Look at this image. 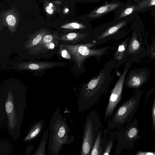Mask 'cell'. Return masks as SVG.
I'll use <instances>...</instances> for the list:
<instances>
[{
    "label": "cell",
    "instance_id": "cell-1",
    "mask_svg": "<svg viewBox=\"0 0 155 155\" xmlns=\"http://www.w3.org/2000/svg\"><path fill=\"white\" fill-rule=\"evenodd\" d=\"M27 104L24 93L11 89L2 93L0 96V124L5 126L13 139L18 138Z\"/></svg>",
    "mask_w": 155,
    "mask_h": 155
},
{
    "label": "cell",
    "instance_id": "cell-2",
    "mask_svg": "<svg viewBox=\"0 0 155 155\" xmlns=\"http://www.w3.org/2000/svg\"><path fill=\"white\" fill-rule=\"evenodd\" d=\"M66 121L65 117L62 116L58 107L51 119L49 155H58L64 145L71 144L74 142V136L70 134L69 127Z\"/></svg>",
    "mask_w": 155,
    "mask_h": 155
},
{
    "label": "cell",
    "instance_id": "cell-3",
    "mask_svg": "<svg viewBox=\"0 0 155 155\" xmlns=\"http://www.w3.org/2000/svg\"><path fill=\"white\" fill-rule=\"evenodd\" d=\"M106 77L104 72H101L82 86L77 102L79 112L87 110L99 100L108 87V81L105 80Z\"/></svg>",
    "mask_w": 155,
    "mask_h": 155
},
{
    "label": "cell",
    "instance_id": "cell-4",
    "mask_svg": "<svg viewBox=\"0 0 155 155\" xmlns=\"http://www.w3.org/2000/svg\"><path fill=\"white\" fill-rule=\"evenodd\" d=\"M143 93L142 91H137L134 95L119 106L108 119L107 128L119 130L128 127L132 122Z\"/></svg>",
    "mask_w": 155,
    "mask_h": 155
},
{
    "label": "cell",
    "instance_id": "cell-5",
    "mask_svg": "<svg viewBox=\"0 0 155 155\" xmlns=\"http://www.w3.org/2000/svg\"><path fill=\"white\" fill-rule=\"evenodd\" d=\"M103 126L97 113L94 110L87 115L84 126L80 155H91L93 146Z\"/></svg>",
    "mask_w": 155,
    "mask_h": 155
},
{
    "label": "cell",
    "instance_id": "cell-6",
    "mask_svg": "<svg viewBox=\"0 0 155 155\" xmlns=\"http://www.w3.org/2000/svg\"><path fill=\"white\" fill-rule=\"evenodd\" d=\"M139 120L135 119L127 128L123 127L114 131L117 141L115 150V154L119 155L124 149L130 150L134 149L135 142L141 137L139 135L140 130L138 127Z\"/></svg>",
    "mask_w": 155,
    "mask_h": 155
},
{
    "label": "cell",
    "instance_id": "cell-7",
    "mask_svg": "<svg viewBox=\"0 0 155 155\" xmlns=\"http://www.w3.org/2000/svg\"><path fill=\"white\" fill-rule=\"evenodd\" d=\"M94 45V44L92 43L76 45L60 44V47L64 48L68 51L71 57L76 62L78 68H79L86 58L92 56L100 55L105 51V48L90 49V47Z\"/></svg>",
    "mask_w": 155,
    "mask_h": 155
},
{
    "label": "cell",
    "instance_id": "cell-8",
    "mask_svg": "<svg viewBox=\"0 0 155 155\" xmlns=\"http://www.w3.org/2000/svg\"><path fill=\"white\" fill-rule=\"evenodd\" d=\"M127 70V68L124 70L111 93L104 113V121L111 117L117 106L121 100L125 78Z\"/></svg>",
    "mask_w": 155,
    "mask_h": 155
},
{
    "label": "cell",
    "instance_id": "cell-9",
    "mask_svg": "<svg viewBox=\"0 0 155 155\" xmlns=\"http://www.w3.org/2000/svg\"><path fill=\"white\" fill-rule=\"evenodd\" d=\"M60 64L57 62L31 61L20 64L18 65V68L23 70L40 71L57 67Z\"/></svg>",
    "mask_w": 155,
    "mask_h": 155
},
{
    "label": "cell",
    "instance_id": "cell-10",
    "mask_svg": "<svg viewBox=\"0 0 155 155\" xmlns=\"http://www.w3.org/2000/svg\"><path fill=\"white\" fill-rule=\"evenodd\" d=\"M116 138V135L114 132H112L107 128L104 130L102 140L103 151L102 155L110 154Z\"/></svg>",
    "mask_w": 155,
    "mask_h": 155
},
{
    "label": "cell",
    "instance_id": "cell-11",
    "mask_svg": "<svg viewBox=\"0 0 155 155\" xmlns=\"http://www.w3.org/2000/svg\"><path fill=\"white\" fill-rule=\"evenodd\" d=\"M44 125V120L41 119L36 122L31 127L30 129L24 138L25 143L34 141L41 135L43 131Z\"/></svg>",
    "mask_w": 155,
    "mask_h": 155
},
{
    "label": "cell",
    "instance_id": "cell-12",
    "mask_svg": "<svg viewBox=\"0 0 155 155\" xmlns=\"http://www.w3.org/2000/svg\"><path fill=\"white\" fill-rule=\"evenodd\" d=\"M120 5V4L111 3L102 6L92 12L89 15L90 18H96L101 16L117 8Z\"/></svg>",
    "mask_w": 155,
    "mask_h": 155
},
{
    "label": "cell",
    "instance_id": "cell-13",
    "mask_svg": "<svg viewBox=\"0 0 155 155\" xmlns=\"http://www.w3.org/2000/svg\"><path fill=\"white\" fill-rule=\"evenodd\" d=\"M155 9V0H140L137 2L135 12L137 13Z\"/></svg>",
    "mask_w": 155,
    "mask_h": 155
},
{
    "label": "cell",
    "instance_id": "cell-14",
    "mask_svg": "<svg viewBox=\"0 0 155 155\" xmlns=\"http://www.w3.org/2000/svg\"><path fill=\"white\" fill-rule=\"evenodd\" d=\"M46 31H41L31 36L25 44V49H28L36 45L46 35Z\"/></svg>",
    "mask_w": 155,
    "mask_h": 155
},
{
    "label": "cell",
    "instance_id": "cell-15",
    "mask_svg": "<svg viewBox=\"0 0 155 155\" xmlns=\"http://www.w3.org/2000/svg\"><path fill=\"white\" fill-rule=\"evenodd\" d=\"M103 137L102 129L99 131L96 139L93 146L91 155H102L103 151L102 146Z\"/></svg>",
    "mask_w": 155,
    "mask_h": 155
},
{
    "label": "cell",
    "instance_id": "cell-16",
    "mask_svg": "<svg viewBox=\"0 0 155 155\" xmlns=\"http://www.w3.org/2000/svg\"><path fill=\"white\" fill-rule=\"evenodd\" d=\"M145 82L144 78L140 74H135L128 80L126 86L131 88H138Z\"/></svg>",
    "mask_w": 155,
    "mask_h": 155
},
{
    "label": "cell",
    "instance_id": "cell-17",
    "mask_svg": "<svg viewBox=\"0 0 155 155\" xmlns=\"http://www.w3.org/2000/svg\"><path fill=\"white\" fill-rule=\"evenodd\" d=\"M50 128L44 131L39 146L37 150L32 155H45V148L49 133Z\"/></svg>",
    "mask_w": 155,
    "mask_h": 155
},
{
    "label": "cell",
    "instance_id": "cell-18",
    "mask_svg": "<svg viewBox=\"0 0 155 155\" xmlns=\"http://www.w3.org/2000/svg\"><path fill=\"white\" fill-rule=\"evenodd\" d=\"M60 39L59 37L57 35L52 34L46 35L39 43L35 46L33 50L34 51L40 50L42 46L44 45L53 41L59 40Z\"/></svg>",
    "mask_w": 155,
    "mask_h": 155
},
{
    "label": "cell",
    "instance_id": "cell-19",
    "mask_svg": "<svg viewBox=\"0 0 155 155\" xmlns=\"http://www.w3.org/2000/svg\"><path fill=\"white\" fill-rule=\"evenodd\" d=\"M127 22V21H123L110 27L102 34L98 37V39H101L114 34L124 26Z\"/></svg>",
    "mask_w": 155,
    "mask_h": 155
},
{
    "label": "cell",
    "instance_id": "cell-20",
    "mask_svg": "<svg viewBox=\"0 0 155 155\" xmlns=\"http://www.w3.org/2000/svg\"><path fill=\"white\" fill-rule=\"evenodd\" d=\"M82 36H84L81 34L71 32L61 35L60 39L63 41H71L77 40Z\"/></svg>",
    "mask_w": 155,
    "mask_h": 155
},
{
    "label": "cell",
    "instance_id": "cell-21",
    "mask_svg": "<svg viewBox=\"0 0 155 155\" xmlns=\"http://www.w3.org/2000/svg\"><path fill=\"white\" fill-rule=\"evenodd\" d=\"M137 2H135L134 4L129 5L124 9L120 13L118 18H120L130 15L135 12Z\"/></svg>",
    "mask_w": 155,
    "mask_h": 155
},
{
    "label": "cell",
    "instance_id": "cell-22",
    "mask_svg": "<svg viewBox=\"0 0 155 155\" xmlns=\"http://www.w3.org/2000/svg\"><path fill=\"white\" fill-rule=\"evenodd\" d=\"M61 27L63 28L68 29H81L86 28V26L82 24L77 22H72L64 25Z\"/></svg>",
    "mask_w": 155,
    "mask_h": 155
},
{
    "label": "cell",
    "instance_id": "cell-23",
    "mask_svg": "<svg viewBox=\"0 0 155 155\" xmlns=\"http://www.w3.org/2000/svg\"><path fill=\"white\" fill-rule=\"evenodd\" d=\"M135 37L132 38L128 50L131 52L134 51L138 49L139 47L140 44L138 41L136 39Z\"/></svg>",
    "mask_w": 155,
    "mask_h": 155
},
{
    "label": "cell",
    "instance_id": "cell-24",
    "mask_svg": "<svg viewBox=\"0 0 155 155\" xmlns=\"http://www.w3.org/2000/svg\"><path fill=\"white\" fill-rule=\"evenodd\" d=\"M125 50V46L124 44L120 45L115 53L116 59L118 60H120L123 57Z\"/></svg>",
    "mask_w": 155,
    "mask_h": 155
},
{
    "label": "cell",
    "instance_id": "cell-25",
    "mask_svg": "<svg viewBox=\"0 0 155 155\" xmlns=\"http://www.w3.org/2000/svg\"><path fill=\"white\" fill-rule=\"evenodd\" d=\"M151 110L152 124V129L155 130V97L153 99Z\"/></svg>",
    "mask_w": 155,
    "mask_h": 155
},
{
    "label": "cell",
    "instance_id": "cell-26",
    "mask_svg": "<svg viewBox=\"0 0 155 155\" xmlns=\"http://www.w3.org/2000/svg\"><path fill=\"white\" fill-rule=\"evenodd\" d=\"M6 21L8 24L10 26H14L16 23L15 18L12 15H9L6 18Z\"/></svg>",
    "mask_w": 155,
    "mask_h": 155
},
{
    "label": "cell",
    "instance_id": "cell-27",
    "mask_svg": "<svg viewBox=\"0 0 155 155\" xmlns=\"http://www.w3.org/2000/svg\"><path fill=\"white\" fill-rule=\"evenodd\" d=\"M60 52L62 57L65 58L70 59L71 57L68 51L64 48L60 47Z\"/></svg>",
    "mask_w": 155,
    "mask_h": 155
},
{
    "label": "cell",
    "instance_id": "cell-28",
    "mask_svg": "<svg viewBox=\"0 0 155 155\" xmlns=\"http://www.w3.org/2000/svg\"><path fill=\"white\" fill-rule=\"evenodd\" d=\"M137 155H155V152L138 151L135 152Z\"/></svg>",
    "mask_w": 155,
    "mask_h": 155
},
{
    "label": "cell",
    "instance_id": "cell-29",
    "mask_svg": "<svg viewBox=\"0 0 155 155\" xmlns=\"http://www.w3.org/2000/svg\"><path fill=\"white\" fill-rule=\"evenodd\" d=\"M33 147L32 145H30L28 146L26 150V154L30 155L33 149Z\"/></svg>",
    "mask_w": 155,
    "mask_h": 155
},
{
    "label": "cell",
    "instance_id": "cell-30",
    "mask_svg": "<svg viewBox=\"0 0 155 155\" xmlns=\"http://www.w3.org/2000/svg\"><path fill=\"white\" fill-rule=\"evenodd\" d=\"M47 12L49 14H52L53 13V10L51 7L47 6L46 8Z\"/></svg>",
    "mask_w": 155,
    "mask_h": 155
},
{
    "label": "cell",
    "instance_id": "cell-31",
    "mask_svg": "<svg viewBox=\"0 0 155 155\" xmlns=\"http://www.w3.org/2000/svg\"><path fill=\"white\" fill-rule=\"evenodd\" d=\"M151 15L153 17L154 20L155 21V9L151 11Z\"/></svg>",
    "mask_w": 155,
    "mask_h": 155
},
{
    "label": "cell",
    "instance_id": "cell-32",
    "mask_svg": "<svg viewBox=\"0 0 155 155\" xmlns=\"http://www.w3.org/2000/svg\"><path fill=\"white\" fill-rule=\"evenodd\" d=\"M49 6L51 8L53 6V4L52 3H50L49 5Z\"/></svg>",
    "mask_w": 155,
    "mask_h": 155
},
{
    "label": "cell",
    "instance_id": "cell-33",
    "mask_svg": "<svg viewBox=\"0 0 155 155\" xmlns=\"http://www.w3.org/2000/svg\"><path fill=\"white\" fill-rule=\"evenodd\" d=\"M134 2H138L140 0H132Z\"/></svg>",
    "mask_w": 155,
    "mask_h": 155
},
{
    "label": "cell",
    "instance_id": "cell-34",
    "mask_svg": "<svg viewBox=\"0 0 155 155\" xmlns=\"http://www.w3.org/2000/svg\"><path fill=\"white\" fill-rule=\"evenodd\" d=\"M154 47L155 48V42H154ZM153 54H154V55H155V51H154V52H153Z\"/></svg>",
    "mask_w": 155,
    "mask_h": 155
},
{
    "label": "cell",
    "instance_id": "cell-35",
    "mask_svg": "<svg viewBox=\"0 0 155 155\" xmlns=\"http://www.w3.org/2000/svg\"><path fill=\"white\" fill-rule=\"evenodd\" d=\"M65 12H68V9L67 8H66V9H65Z\"/></svg>",
    "mask_w": 155,
    "mask_h": 155
}]
</instances>
